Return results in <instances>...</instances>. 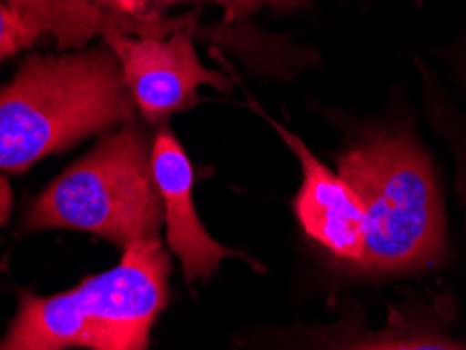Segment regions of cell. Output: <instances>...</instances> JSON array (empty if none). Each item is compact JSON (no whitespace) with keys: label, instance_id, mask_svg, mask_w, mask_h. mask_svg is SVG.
I'll use <instances>...</instances> for the list:
<instances>
[{"label":"cell","instance_id":"cell-1","mask_svg":"<svg viewBox=\"0 0 466 350\" xmlns=\"http://www.w3.org/2000/svg\"><path fill=\"white\" fill-rule=\"evenodd\" d=\"M135 112L106 43L30 55L0 86V173H24L46 155L128 125Z\"/></svg>","mask_w":466,"mask_h":350},{"label":"cell","instance_id":"cell-2","mask_svg":"<svg viewBox=\"0 0 466 350\" xmlns=\"http://www.w3.org/2000/svg\"><path fill=\"white\" fill-rule=\"evenodd\" d=\"M170 256L160 239L137 242L118 266L57 296H19L0 350H147L168 300Z\"/></svg>","mask_w":466,"mask_h":350},{"label":"cell","instance_id":"cell-3","mask_svg":"<svg viewBox=\"0 0 466 350\" xmlns=\"http://www.w3.org/2000/svg\"><path fill=\"white\" fill-rule=\"evenodd\" d=\"M146 128L128 122L101 136L30 205L25 226L93 233L127 250L157 239L164 221Z\"/></svg>","mask_w":466,"mask_h":350},{"label":"cell","instance_id":"cell-4","mask_svg":"<svg viewBox=\"0 0 466 350\" xmlns=\"http://www.w3.org/2000/svg\"><path fill=\"white\" fill-rule=\"evenodd\" d=\"M339 175L366 212L363 269L408 271L440 256L443 205L420 147L401 136H382L342 154Z\"/></svg>","mask_w":466,"mask_h":350},{"label":"cell","instance_id":"cell-5","mask_svg":"<svg viewBox=\"0 0 466 350\" xmlns=\"http://www.w3.org/2000/svg\"><path fill=\"white\" fill-rule=\"evenodd\" d=\"M200 13V6L183 13L179 25L167 36H135L114 25L101 34V43L118 59L137 112L149 125H164L170 115L198 105L202 86L231 91L228 75L208 70L198 57L194 34Z\"/></svg>","mask_w":466,"mask_h":350},{"label":"cell","instance_id":"cell-6","mask_svg":"<svg viewBox=\"0 0 466 350\" xmlns=\"http://www.w3.org/2000/svg\"><path fill=\"white\" fill-rule=\"evenodd\" d=\"M265 120L292 149L303 170L294 212L305 233L339 258L360 265L366 250V212L355 189L318 160L303 139L267 115Z\"/></svg>","mask_w":466,"mask_h":350},{"label":"cell","instance_id":"cell-7","mask_svg":"<svg viewBox=\"0 0 466 350\" xmlns=\"http://www.w3.org/2000/svg\"><path fill=\"white\" fill-rule=\"evenodd\" d=\"M152 173L162 200L167 244L170 252L181 260L185 277H210L225 258L236 252L212 239L200 216L196 215L194 168L181 143L167 125L157 130L152 145Z\"/></svg>","mask_w":466,"mask_h":350},{"label":"cell","instance_id":"cell-8","mask_svg":"<svg viewBox=\"0 0 466 350\" xmlns=\"http://www.w3.org/2000/svg\"><path fill=\"white\" fill-rule=\"evenodd\" d=\"M13 17L36 36H51L57 51L85 49L116 22L88 0H5Z\"/></svg>","mask_w":466,"mask_h":350},{"label":"cell","instance_id":"cell-9","mask_svg":"<svg viewBox=\"0 0 466 350\" xmlns=\"http://www.w3.org/2000/svg\"><path fill=\"white\" fill-rule=\"evenodd\" d=\"M116 22V27L135 36H167L181 22L173 17L175 6L189 5L194 0H88Z\"/></svg>","mask_w":466,"mask_h":350},{"label":"cell","instance_id":"cell-10","mask_svg":"<svg viewBox=\"0 0 466 350\" xmlns=\"http://www.w3.org/2000/svg\"><path fill=\"white\" fill-rule=\"evenodd\" d=\"M38 40L40 36L19 24L5 0H0V65L13 55L30 49Z\"/></svg>","mask_w":466,"mask_h":350},{"label":"cell","instance_id":"cell-11","mask_svg":"<svg viewBox=\"0 0 466 350\" xmlns=\"http://www.w3.org/2000/svg\"><path fill=\"white\" fill-rule=\"evenodd\" d=\"M223 9L225 24H236L239 19L252 17L260 9L294 11L305 5V0H210Z\"/></svg>","mask_w":466,"mask_h":350},{"label":"cell","instance_id":"cell-12","mask_svg":"<svg viewBox=\"0 0 466 350\" xmlns=\"http://www.w3.org/2000/svg\"><path fill=\"white\" fill-rule=\"evenodd\" d=\"M353 350H464V348L443 345V342H390V345L361 346Z\"/></svg>","mask_w":466,"mask_h":350},{"label":"cell","instance_id":"cell-13","mask_svg":"<svg viewBox=\"0 0 466 350\" xmlns=\"http://www.w3.org/2000/svg\"><path fill=\"white\" fill-rule=\"evenodd\" d=\"M13 210V189L9 178L0 173V226L9 221Z\"/></svg>","mask_w":466,"mask_h":350}]
</instances>
